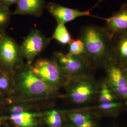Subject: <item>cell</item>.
Segmentation results:
<instances>
[{"label":"cell","mask_w":127,"mask_h":127,"mask_svg":"<svg viewBox=\"0 0 127 127\" xmlns=\"http://www.w3.org/2000/svg\"><path fill=\"white\" fill-rule=\"evenodd\" d=\"M5 32V31H0V41H1Z\"/></svg>","instance_id":"24"},{"label":"cell","mask_w":127,"mask_h":127,"mask_svg":"<svg viewBox=\"0 0 127 127\" xmlns=\"http://www.w3.org/2000/svg\"><path fill=\"white\" fill-rule=\"evenodd\" d=\"M100 84L89 73L68 79L65 86L66 95L72 103L85 104L97 96Z\"/></svg>","instance_id":"3"},{"label":"cell","mask_w":127,"mask_h":127,"mask_svg":"<svg viewBox=\"0 0 127 127\" xmlns=\"http://www.w3.org/2000/svg\"><path fill=\"white\" fill-rule=\"evenodd\" d=\"M51 39L47 38L37 29H32L20 46L23 59L27 65H31L33 60L49 44Z\"/></svg>","instance_id":"8"},{"label":"cell","mask_w":127,"mask_h":127,"mask_svg":"<svg viewBox=\"0 0 127 127\" xmlns=\"http://www.w3.org/2000/svg\"><path fill=\"white\" fill-rule=\"evenodd\" d=\"M15 72L14 88L23 98L45 97L53 94L57 91L36 76L29 65H23Z\"/></svg>","instance_id":"2"},{"label":"cell","mask_w":127,"mask_h":127,"mask_svg":"<svg viewBox=\"0 0 127 127\" xmlns=\"http://www.w3.org/2000/svg\"><path fill=\"white\" fill-rule=\"evenodd\" d=\"M14 88V81L9 74L6 72H0V91L8 92Z\"/></svg>","instance_id":"18"},{"label":"cell","mask_w":127,"mask_h":127,"mask_svg":"<svg viewBox=\"0 0 127 127\" xmlns=\"http://www.w3.org/2000/svg\"><path fill=\"white\" fill-rule=\"evenodd\" d=\"M11 15L9 8L0 3V31H4L9 23Z\"/></svg>","instance_id":"19"},{"label":"cell","mask_w":127,"mask_h":127,"mask_svg":"<svg viewBox=\"0 0 127 127\" xmlns=\"http://www.w3.org/2000/svg\"><path fill=\"white\" fill-rule=\"evenodd\" d=\"M1 69H0V71H1Z\"/></svg>","instance_id":"27"},{"label":"cell","mask_w":127,"mask_h":127,"mask_svg":"<svg viewBox=\"0 0 127 127\" xmlns=\"http://www.w3.org/2000/svg\"><path fill=\"white\" fill-rule=\"evenodd\" d=\"M51 39H54L63 45L69 44L73 40L65 25L60 24H58Z\"/></svg>","instance_id":"16"},{"label":"cell","mask_w":127,"mask_h":127,"mask_svg":"<svg viewBox=\"0 0 127 127\" xmlns=\"http://www.w3.org/2000/svg\"><path fill=\"white\" fill-rule=\"evenodd\" d=\"M123 106V104L120 102L114 101L108 103L99 104L97 106V108L104 111H109L115 110Z\"/></svg>","instance_id":"21"},{"label":"cell","mask_w":127,"mask_h":127,"mask_svg":"<svg viewBox=\"0 0 127 127\" xmlns=\"http://www.w3.org/2000/svg\"><path fill=\"white\" fill-rule=\"evenodd\" d=\"M19 0H1L0 3L4 5L5 6L9 8L12 5L17 4Z\"/></svg>","instance_id":"23"},{"label":"cell","mask_w":127,"mask_h":127,"mask_svg":"<svg viewBox=\"0 0 127 127\" xmlns=\"http://www.w3.org/2000/svg\"><path fill=\"white\" fill-rule=\"evenodd\" d=\"M111 57V59L127 69V33L113 37Z\"/></svg>","instance_id":"11"},{"label":"cell","mask_w":127,"mask_h":127,"mask_svg":"<svg viewBox=\"0 0 127 127\" xmlns=\"http://www.w3.org/2000/svg\"><path fill=\"white\" fill-rule=\"evenodd\" d=\"M20 46L5 32L0 41V65L16 72L23 66Z\"/></svg>","instance_id":"7"},{"label":"cell","mask_w":127,"mask_h":127,"mask_svg":"<svg viewBox=\"0 0 127 127\" xmlns=\"http://www.w3.org/2000/svg\"><path fill=\"white\" fill-rule=\"evenodd\" d=\"M103 0H99L98 1V2L96 3V4L95 5V7H96V6L98 4H99L100 2H101V1H102Z\"/></svg>","instance_id":"26"},{"label":"cell","mask_w":127,"mask_h":127,"mask_svg":"<svg viewBox=\"0 0 127 127\" xmlns=\"http://www.w3.org/2000/svg\"><path fill=\"white\" fill-rule=\"evenodd\" d=\"M67 79L88 73L93 67L92 64L84 55L73 56L56 52L53 59Z\"/></svg>","instance_id":"5"},{"label":"cell","mask_w":127,"mask_h":127,"mask_svg":"<svg viewBox=\"0 0 127 127\" xmlns=\"http://www.w3.org/2000/svg\"><path fill=\"white\" fill-rule=\"evenodd\" d=\"M3 119H4L3 117H0V126L1 125V123H2V122L3 120Z\"/></svg>","instance_id":"25"},{"label":"cell","mask_w":127,"mask_h":127,"mask_svg":"<svg viewBox=\"0 0 127 127\" xmlns=\"http://www.w3.org/2000/svg\"><path fill=\"white\" fill-rule=\"evenodd\" d=\"M84 46L82 41L79 38L73 40L69 44V53L73 56H80L84 54Z\"/></svg>","instance_id":"20"},{"label":"cell","mask_w":127,"mask_h":127,"mask_svg":"<svg viewBox=\"0 0 127 127\" xmlns=\"http://www.w3.org/2000/svg\"><path fill=\"white\" fill-rule=\"evenodd\" d=\"M105 82L118 98L127 100V69L112 59L104 65Z\"/></svg>","instance_id":"6"},{"label":"cell","mask_w":127,"mask_h":127,"mask_svg":"<svg viewBox=\"0 0 127 127\" xmlns=\"http://www.w3.org/2000/svg\"><path fill=\"white\" fill-rule=\"evenodd\" d=\"M45 0H19L14 14L40 17L45 7Z\"/></svg>","instance_id":"12"},{"label":"cell","mask_w":127,"mask_h":127,"mask_svg":"<svg viewBox=\"0 0 127 127\" xmlns=\"http://www.w3.org/2000/svg\"><path fill=\"white\" fill-rule=\"evenodd\" d=\"M105 21L104 27L113 37L127 33V4L108 18H100Z\"/></svg>","instance_id":"10"},{"label":"cell","mask_w":127,"mask_h":127,"mask_svg":"<svg viewBox=\"0 0 127 127\" xmlns=\"http://www.w3.org/2000/svg\"><path fill=\"white\" fill-rule=\"evenodd\" d=\"M10 111L11 112V114H22L28 112V109L26 106L21 105H17L12 106L10 109Z\"/></svg>","instance_id":"22"},{"label":"cell","mask_w":127,"mask_h":127,"mask_svg":"<svg viewBox=\"0 0 127 127\" xmlns=\"http://www.w3.org/2000/svg\"><path fill=\"white\" fill-rule=\"evenodd\" d=\"M113 36L104 27L88 25L82 28L80 39L84 46V55L94 66H103L111 59Z\"/></svg>","instance_id":"1"},{"label":"cell","mask_w":127,"mask_h":127,"mask_svg":"<svg viewBox=\"0 0 127 127\" xmlns=\"http://www.w3.org/2000/svg\"></svg>","instance_id":"28"},{"label":"cell","mask_w":127,"mask_h":127,"mask_svg":"<svg viewBox=\"0 0 127 127\" xmlns=\"http://www.w3.org/2000/svg\"><path fill=\"white\" fill-rule=\"evenodd\" d=\"M29 66L36 76L56 91L68 80L54 59H38Z\"/></svg>","instance_id":"4"},{"label":"cell","mask_w":127,"mask_h":127,"mask_svg":"<svg viewBox=\"0 0 127 127\" xmlns=\"http://www.w3.org/2000/svg\"><path fill=\"white\" fill-rule=\"evenodd\" d=\"M44 121L49 127H62L63 125L62 120L59 113L52 110L45 114Z\"/></svg>","instance_id":"17"},{"label":"cell","mask_w":127,"mask_h":127,"mask_svg":"<svg viewBox=\"0 0 127 127\" xmlns=\"http://www.w3.org/2000/svg\"><path fill=\"white\" fill-rule=\"evenodd\" d=\"M46 8L48 11L56 20L58 24L65 25L76 18L83 16L98 18L91 15L90 10L81 11L64 7L53 2H48L46 5Z\"/></svg>","instance_id":"9"},{"label":"cell","mask_w":127,"mask_h":127,"mask_svg":"<svg viewBox=\"0 0 127 127\" xmlns=\"http://www.w3.org/2000/svg\"><path fill=\"white\" fill-rule=\"evenodd\" d=\"M118 97L105 81L100 84L97 94L99 104L108 103L116 101Z\"/></svg>","instance_id":"15"},{"label":"cell","mask_w":127,"mask_h":127,"mask_svg":"<svg viewBox=\"0 0 127 127\" xmlns=\"http://www.w3.org/2000/svg\"><path fill=\"white\" fill-rule=\"evenodd\" d=\"M41 114L30 113L11 114L9 119L18 127H38L37 117Z\"/></svg>","instance_id":"13"},{"label":"cell","mask_w":127,"mask_h":127,"mask_svg":"<svg viewBox=\"0 0 127 127\" xmlns=\"http://www.w3.org/2000/svg\"><path fill=\"white\" fill-rule=\"evenodd\" d=\"M68 117L75 127H95V123L89 113H72L68 114Z\"/></svg>","instance_id":"14"}]
</instances>
